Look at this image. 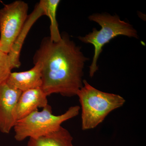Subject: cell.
<instances>
[{
	"mask_svg": "<svg viewBox=\"0 0 146 146\" xmlns=\"http://www.w3.org/2000/svg\"><path fill=\"white\" fill-rule=\"evenodd\" d=\"M28 9L26 3L16 1L0 10V51L8 54L26 22Z\"/></svg>",
	"mask_w": 146,
	"mask_h": 146,
	"instance_id": "5",
	"label": "cell"
},
{
	"mask_svg": "<svg viewBox=\"0 0 146 146\" xmlns=\"http://www.w3.org/2000/svg\"><path fill=\"white\" fill-rule=\"evenodd\" d=\"M89 18L90 21L96 22L101 27L99 31L94 28L92 32L85 36L78 37L83 43L94 46V57L89 67V74L92 77L98 69L97 61L105 45L119 35L136 38L138 36L137 31L132 26L122 21L117 15L112 16L109 14L96 13L89 16Z\"/></svg>",
	"mask_w": 146,
	"mask_h": 146,
	"instance_id": "4",
	"label": "cell"
},
{
	"mask_svg": "<svg viewBox=\"0 0 146 146\" xmlns=\"http://www.w3.org/2000/svg\"><path fill=\"white\" fill-rule=\"evenodd\" d=\"M6 83L12 88L22 92L41 87L42 85L41 65L34 63V66L29 70L11 72Z\"/></svg>",
	"mask_w": 146,
	"mask_h": 146,
	"instance_id": "8",
	"label": "cell"
},
{
	"mask_svg": "<svg viewBox=\"0 0 146 146\" xmlns=\"http://www.w3.org/2000/svg\"><path fill=\"white\" fill-rule=\"evenodd\" d=\"M43 108L41 111L36 110L16 122L13 128L16 141H22L27 138H39L58 130L63 122L78 115L80 107L78 106H71L59 115L52 114L49 105Z\"/></svg>",
	"mask_w": 146,
	"mask_h": 146,
	"instance_id": "3",
	"label": "cell"
},
{
	"mask_svg": "<svg viewBox=\"0 0 146 146\" xmlns=\"http://www.w3.org/2000/svg\"><path fill=\"white\" fill-rule=\"evenodd\" d=\"M76 96L81 105L82 128L83 130L97 127L108 114L122 107L125 102L119 95L98 90L85 80Z\"/></svg>",
	"mask_w": 146,
	"mask_h": 146,
	"instance_id": "2",
	"label": "cell"
},
{
	"mask_svg": "<svg viewBox=\"0 0 146 146\" xmlns=\"http://www.w3.org/2000/svg\"><path fill=\"white\" fill-rule=\"evenodd\" d=\"M22 92L6 82L0 84V131L2 133H10L16 124L14 110Z\"/></svg>",
	"mask_w": 146,
	"mask_h": 146,
	"instance_id": "6",
	"label": "cell"
},
{
	"mask_svg": "<svg viewBox=\"0 0 146 146\" xmlns=\"http://www.w3.org/2000/svg\"><path fill=\"white\" fill-rule=\"evenodd\" d=\"M73 140L70 132L61 126L58 130L45 136L30 138L27 146H74Z\"/></svg>",
	"mask_w": 146,
	"mask_h": 146,
	"instance_id": "10",
	"label": "cell"
},
{
	"mask_svg": "<svg viewBox=\"0 0 146 146\" xmlns=\"http://www.w3.org/2000/svg\"><path fill=\"white\" fill-rule=\"evenodd\" d=\"M87 58L68 35L57 42L45 37L33 56V63L41 65V88L47 96L60 94L76 96L83 86V68Z\"/></svg>",
	"mask_w": 146,
	"mask_h": 146,
	"instance_id": "1",
	"label": "cell"
},
{
	"mask_svg": "<svg viewBox=\"0 0 146 146\" xmlns=\"http://www.w3.org/2000/svg\"><path fill=\"white\" fill-rule=\"evenodd\" d=\"M13 69L8 54L0 51V84L6 82Z\"/></svg>",
	"mask_w": 146,
	"mask_h": 146,
	"instance_id": "12",
	"label": "cell"
},
{
	"mask_svg": "<svg viewBox=\"0 0 146 146\" xmlns=\"http://www.w3.org/2000/svg\"><path fill=\"white\" fill-rule=\"evenodd\" d=\"M43 15H44V12L41 5L39 3L30 16L28 17L23 27L13 43L8 54L13 69L18 68L21 66L20 54L25 39L33 24L39 17Z\"/></svg>",
	"mask_w": 146,
	"mask_h": 146,
	"instance_id": "9",
	"label": "cell"
},
{
	"mask_svg": "<svg viewBox=\"0 0 146 146\" xmlns=\"http://www.w3.org/2000/svg\"><path fill=\"white\" fill-rule=\"evenodd\" d=\"M60 2L59 0H41L39 3L44 15L48 16L50 21L49 37L54 42H58L61 39L56 18V11Z\"/></svg>",
	"mask_w": 146,
	"mask_h": 146,
	"instance_id": "11",
	"label": "cell"
},
{
	"mask_svg": "<svg viewBox=\"0 0 146 146\" xmlns=\"http://www.w3.org/2000/svg\"><path fill=\"white\" fill-rule=\"evenodd\" d=\"M47 97L41 87L22 92L14 110V118L16 123L38 108L46 107L48 105Z\"/></svg>",
	"mask_w": 146,
	"mask_h": 146,
	"instance_id": "7",
	"label": "cell"
}]
</instances>
